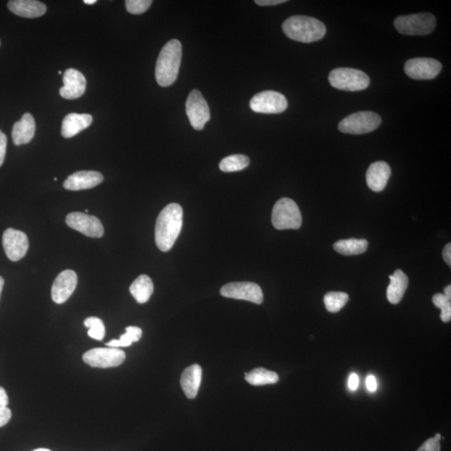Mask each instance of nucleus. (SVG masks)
I'll return each instance as SVG.
<instances>
[{"mask_svg":"<svg viewBox=\"0 0 451 451\" xmlns=\"http://www.w3.org/2000/svg\"><path fill=\"white\" fill-rule=\"evenodd\" d=\"M183 224V210L180 205L171 204L160 211L156 223L155 239L160 251L168 252L176 242Z\"/></svg>","mask_w":451,"mask_h":451,"instance_id":"obj_1","label":"nucleus"},{"mask_svg":"<svg viewBox=\"0 0 451 451\" xmlns=\"http://www.w3.org/2000/svg\"><path fill=\"white\" fill-rule=\"evenodd\" d=\"M182 46L178 40L168 41L159 54L156 64V80L162 87H168L177 81L181 66Z\"/></svg>","mask_w":451,"mask_h":451,"instance_id":"obj_2","label":"nucleus"},{"mask_svg":"<svg viewBox=\"0 0 451 451\" xmlns=\"http://www.w3.org/2000/svg\"><path fill=\"white\" fill-rule=\"evenodd\" d=\"M283 30L289 39L301 43H312L323 39L327 30L324 23L315 18L295 16L283 22Z\"/></svg>","mask_w":451,"mask_h":451,"instance_id":"obj_3","label":"nucleus"},{"mask_svg":"<svg viewBox=\"0 0 451 451\" xmlns=\"http://www.w3.org/2000/svg\"><path fill=\"white\" fill-rule=\"evenodd\" d=\"M329 81L334 88L345 91L363 90L370 83L367 74L352 68L334 69L329 74Z\"/></svg>","mask_w":451,"mask_h":451,"instance_id":"obj_4","label":"nucleus"},{"mask_svg":"<svg viewBox=\"0 0 451 451\" xmlns=\"http://www.w3.org/2000/svg\"><path fill=\"white\" fill-rule=\"evenodd\" d=\"M271 223L278 230L300 228L302 215L296 202L288 197L276 202L271 213Z\"/></svg>","mask_w":451,"mask_h":451,"instance_id":"obj_5","label":"nucleus"},{"mask_svg":"<svg viewBox=\"0 0 451 451\" xmlns=\"http://www.w3.org/2000/svg\"><path fill=\"white\" fill-rule=\"evenodd\" d=\"M399 33L404 35H427L434 30L436 18L430 13H416L395 18L394 22Z\"/></svg>","mask_w":451,"mask_h":451,"instance_id":"obj_6","label":"nucleus"},{"mask_svg":"<svg viewBox=\"0 0 451 451\" xmlns=\"http://www.w3.org/2000/svg\"><path fill=\"white\" fill-rule=\"evenodd\" d=\"M380 115L373 112H360L342 119L339 130L346 134L363 135L376 130L380 126Z\"/></svg>","mask_w":451,"mask_h":451,"instance_id":"obj_7","label":"nucleus"},{"mask_svg":"<svg viewBox=\"0 0 451 451\" xmlns=\"http://www.w3.org/2000/svg\"><path fill=\"white\" fill-rule=\"evenodd\" d=\"M125 360V352L117 348H92L83 354V361L87 365L101 369L121 365Z\"/></svg>","mask_w":451,"mask_h":451,"instance_id":"obj_8","label":"nucleus"},{"mask_svg":"<svg viewBox=\"0 0 451 451\" xmlns=\"http://www.w3.org/2000/svg\"><path fill=\"white\" fill-rule=\"evenodd\" d=\"M250 107L257 113L279 114L288 108V100L279 92L264 90L253 96Z\"/></svg>","mask_w":451,"mask_h":451,"instance_id":"obj_9","label":"nucleus"},{"mask_svg":"<svg viewBox=\"0 0 451 451\" xmlns=\"http://www.w3.org/2000/svg\"><path fill=\"white\" fill-rule=\"evenodd\" d=\"M186 110L191 125L197 131L204 128L210 119L211 114L208 102L197 90H192L188 95Z\"/></svg>","mask_w":451,"mask_h":451,"instance_id":"obj_10","label":"nucleus"},{"mask_svg":"<svg viewBox=\"0 0 451 451\" xmlns=\"http://www.w3.org/2000/svg\"><path fill=\"white\" fill-rule=\"evenodd\" d=\"M223 297L246 300L261 305L264 302V293L259 285L251 282H235L224 285L221 288Z\"/></svg>","mask_w":451,"mask_h":451,"instance_id":"obj_11","label":"nucleus"},{"mask_svg":"<svg viewBox=\"0 0 451 451\" xmlns=\"http://www.w3.org/2000/svg\"><path fill=\"white\" fill-rule=\"evenodd\" d=\"M443 64L435 59L415 58L404 64V72L414 80H432L439 75Z\"/></svg>","mask_w":451,"mask_h":451,"instance_id":"obj_12","label":"nucleus"},{"mask_svg":"<svg viewBox=\"0 0 451 451\" xmlns=\"http://www.w3.org/2000/svg\"><path fill=\"white\" fill-rule=\"evenodd\" d=\"M29 239L25 233L8 228L3 235V246L8 259L18 262L26 255L29 250Z\"/></svg>","mask_w":451,"mask_h":451,"instance_id":"obj_13","label":"nucleus"},{"mask_svg":"<svg viewBox=\"0 0 451 451\" xmlns=\"http://www.w3.org/2000/svg\"><path fill=\"white\" fill-rule=\"evenodd\" d=\"M71 228L76 230L87 237L99 238L104 235V227L99 218L82 213H71L66 219Z\"/></svg>","mask_w":451,"mask_h":451,"instance_id":"obj_14","label":"nucleus"},{"mask_svg":"<svg viewBox=\"0 0 451 451\" xmlns=\"http://www.w3.org/2000/svg\"><path fill=\"white\" fill-rule=\"evenodd\" d=\"M78 278L76 271L64 270L55 279L52 289L53 301L57 305L66 303L72 295L77 286Z\"/></svg>","mask_w":451,"mask_h":451,"instance_id":"obj_15","label":"nucleus"},{"mask_svg":"<svg viewBox=\"0 0 451 451\" xmlns=\"http://www.w3.org/2000/svg\"><path fill=\"white\" fill-rule=\"evenodd\" d=\"M64 86L59 90L62 98L67 100L80 98L84 95L86 88V77L75 69H68L64 73Z\"/></svg>","mask_w":451,"mask_h":451,"instance_id":"obj_16","label":"nucleus"},{"mask_svg":"<svg viewBox=\"0 0 451 451\" xmlns=\"http://www.w3.org/2000/svg\"><path fill=\"white\" fill-rule=\"evenodd\" d=\"M104 181L103 175L95 171H81L69 176L64 182V189L81 191L90 189Z\"/></svg>","mask_w":451,"mask_h":451,"instance_id":"obj_17","label":"nucleus"},{"mask_svg":"<svg viewBox=\"0 0 451 451\" xmlns=\"http://www.w3.org/2000/svg\"><path fill=\"white\" fill-rule=\"evenodd\" d=\"M391 175L388 163L376 162L370 165L366 173L367 185L373 192H380L387 185Z\"/></svg>","mask_w":451,"mask_h":451,"instance_id":"obj_18","label":"nucleus"},{"mask_svg":"<svg viewBox=\"0 0 451 451\" xmlns=\"http://www.w3.org/2000/svg\"><path fill=\"white\" fill-rule=\"evenodd\" d=\"M35 134V121L30 113H25L20 122L13 127L12 139L13 144L21 146L29 144Z\"/></svg>","mask_w":451,"mask_h":451,"instance_id":"obj_19","label":"nucleus"},{"mask_svg":"<svg viewBox=\"0 0 451 451\" xmlns=\"http://www.w3.org/2000/svg\"><path fill=\"white\" fill-rule=\"evenodd\" d=\"M8 8L15 15L24 18H38L47 11L45 4L36 0H11Z\"/></svg>","mask_w":451,"mask_h":451,"instance_id":"obj_20","label":"nucleus"},{"mask_svg":"<svg viewBox=\"0 0 451 451\" xmlns=\"http://www.w3.org/2000/svg\"><path fill=\"white\" fill-rule=\"evenodd\" d=\"M92 117L89 114L71 113L64 118L62 135L64 138H71L88 128L92 123Z\"/></svg>","mask_w":451,"mask_h":451,"instance_id":"obj_21","label":"nucleus"},{"mask_svg":"<svg viewBox=\"0 0 451 451\" xmlns=\"http://www.w3.org/2000/svg\"><path fill=\"white\" fill-rule=\"evenodd\" d=\"M202 375L201 367L193 365L183 371L181 377V385L188 399H195L201 385Z\"/></svg>","mask_w":451,"mask_h":451,"instance_id":"obj_22","label":"nucleus"},{"mask_svg":"<svg viewBox=\"0 0 451 451\" xmlns=\"http://www.w3.org/2000/svg\"><path fill=\"white\" fill-rule=\"evenodd\" d=\"M390 283L387 288V298L392 305H397L406 293L409 286L408 276L402 270L398 269L390 276Z\"/></svg>","mask_w":451,"mask_h":451,"instance_id":"obj_23","label":"nucleus"},{"mask_svg":"<svg viewBox=\"0 0 451 451\" xmlns=\"http://www.w3.org/2000/svg\"><path fill=\"white\" fill-rule=\"evenodd\" d=\"M154 291L153 281L148 276L142 274L131 285L130 292L138 303L148 302Z\"/></svg>","mask_w":451,"mask_h":451,"instance_id":"obj_24","label":"nucleus"},{"mask_svg":"<svg viewBox=\"0 0 451 451\" xmlns=\"http://www.w3.org/2000/svg\"><path fill=\"white\" fill-rule=\"evenodd\" d=\"M369 246L365 239L351 238L334 244V250L345 256L358 255L365 252Z\"/></svg>","mask_w":451,"mask_h":451,"instance_id":"obj_25","label":"nucleus"},{"mask_svg":"<svg viewBox=\"0 0 451 451\" xmlns=\"http://www.w3.org/2000/svg\"><path fill=\"white\" fill-rule=\"evenodd\" d=\"M245 379L252 385L262 386L278 383L279 377L275 372L257 368L246 374Z\"/></svg>","mask_w":451,"mask_h":451,"instance_id":"obj_26","label":"nucleus"},{"mask_svg":"<svg viewBox=\"0 0 451 451\" xmlns=\"http://www.w3.org/2000/svg\"><path fill=\"white\" fill-rule=\"evenodd\" d=\"M250 163V160L245 155H232L221 160L219 168L223 172H239L247 168Z\"/></svg>","mask_w":451,"mask_h":451,"instance_id":"obj_27","label":"nucleus"},{"mask_svg":"<svg viewBox=\"0 0 451 451\" xmlns=\"http://www.w3.org/2000/svg\"><path fill=\"white\" fill-rule=\"evenodd\" d=\"M127 333L121 336L119 339H113L107 344L109 347H128L133 342H138L141 338L142 330L138 327H127Z\"/></svg>","mask_w":451,"mask_h":451,"instance_id":"obj_28","label":"nucleus"},{"mask_svg":"<svg viewBox=\"0 0 451 451\" xmlns=\"http://www.w3.org/2000/svg\"><path fill=\"white\" fill-rule=\"evenodd\" d=\"M349 297L348 293L343 292H329L324 298L326 310L330 312H338L346 305Z\"/></svg>","mask_w":451,"mask_h":451,"instance_id":"obj_29","label":"nucleus"},{"mask_svg":"<svg viewBox=\"0 0 451 451\" xmlns=\"http://www.w3.org/2000/svg\"><path fill=\"white\" fill-rule=\"evenodd\" d=\"M86 328L89 329L88 335L96 340H102L105 335V329L102 320L98 317H90L84 322Z\"/></svg>","mask_w":451,"mask_h":451,"instance_id":"obj_30","label":"nucleus"},{"mask_svg":"<svg viewBox=\"0 0 451 451\" xmlns=\"http://www.w3.org/2000/svg\"><path fill=\"white\" fill-rule=\"evenodd\" d=\"M451 299L445 296L443 293H436L432 298L434 305L441 310L440 319L444 323H449L451 320Z\"/></svg>","mask_w":451,"mask_h":451,"instance_id":"obj_31","label":"nucleus"},{"mask_svg":"<svg viewBox=\"0 0 451 451\" xmlns=\"http://www.w3.org/2000/svg\"><path fill=\"white\" fill-rule=\"evenodd\" d=\"M8 397L6 390L0 387V427L8 424L11 421L12 413L8 408Z\"/></svg>","mask_w":451,"mask_h":451,"instance_id":"obj_32","label":"nucleus"},{"mask_svg":"<svg viewBox=\"0 0 451 451\" xmlns=\"http://www.w3.org/2000/svg\"><path fill=\"white\" fill-rule=\"evenodd\" d=\"M153 1L151 0H127V11L131 15H141L148 9Z\"/></svg>","mask_w":451,"mask_h":451,"instance_id":"obj_33","label":"nucleus"},{"mask_svg":"<svg viewBox=\"0 0 451 451\" xmlns=\"http://www.w3.org/2000/svg\"><path fill=\"white\" fill-rule=\"evenodd\" d=\"M417 451H440V441L437 440L435 437L427 440Z\"/></svg>","mask_w":451,"mask_h":451,"instance_id":"obj_34","label":"nucleus"},{"mask_svg":"<svg viewBox=\"0 0 451 451\" xmlns=\"http://www.w3.org/2000/svg\"><path fill=\"white\" fill-rule=\"evenodd\" d=\"M7 148V136L0 131V167L4 164Z\"/></svg>","mask_w":451,"mask_h":451,"instance_id":"obj_35","label":"nucleus"},{"mask_svg":"<svg viewBox=\"0 0 451 451\" xmlns=\"http://www.w3.org/2000/svg\"><path fill=\"white\" fill-rule=\"evenodd\" d=\"M287 0H256L255 3L260 6H273L286 3Z\"/></svg>","mask_w":451,"mask_h":451,"instance_id":"obj_36","label":"nucleus"},{"mask_svg":"<svg viewBox=\"0 0 451 451\" xmlns=\"http://www.w3.org/2000/svg\"><path fill=\"white\" fill-rule=\"evenodd\" d=\"M366 386L368 390L371 393L375 392L377 390V381L374 375H369L366 379Z\"/></svg>","mask_w":451,"mask_h":451,"instance_id":"obj_37","label":"nucleus"},{"mask_svg":"<svg viewBox=\"0 0 451 451\" xmlns=\"http://www.w3.org/2000/svg\"><path fill=\"white\" fill-rule=\"evenodd\" d=\"M358 376L353 373L348 378V388L353 391L356 390L358 387Z\"/></svg>","mask_w":451,"mask_h":451,"instance_id":"obj_38","label":"nucleus"},{"mask_svg":"<svg viewBox=\"0 0 451 451\" xmlns=\"http://www.w3.org/2000/svg\"><path fill=\"white\" fill-rule=\"evenodd\" d=\"M443 257L446 264L451 266V244H446L443 250Z\"/></svg>","mask_w":451,"mask_h":451,"instance_id":"obj_39","label":"nucleus"},{"mask_svg":"<svg viewBox=\"0 0 451 451\" xmlns=\"http://www.w3.org/2000/svg\"><path fill=\"white\" fill-rule=\"evenodd\" d=\"M444 295L447 297L448 298L451 299V286L450 285H448V286H446L444 289Z\"/></svg>","mask_w":451,"mask_h":451,"instance_id":"obj_40","label":"nucleus"},{"mask_svg":"<svg viewBox=\"0 0 451 451\" xmlns=\"http://www.w3.org/2000/svg\"><path fill=\"white\" fill-rule=\"evenodd\" d=\"M4 285V280L1 277V276H0V298H1V293L3 291Z\"/></svg>","mask_w":451,"mask_h":451,"instance_id":"obj_41","label":"nucleus"},{"mask_svg":"<svg viewBox=\"0 0 451 451\" xmlns=\"http://www.w3.org/2000/svg\"><path fill=\"white\" fill-rule=\"evenodd\" d=\"M86 4H94L96 3V0H84Z\"/></svg>","mask_w":451,"mask_h":451,"instance_id":"obj_42","label":"nucleus"},{"mask_svg":"<svg viewBox=\"0 0 451 451\" xmlns=\"http://www.w3.org/2000/svg\"><path fill=\"white\" fill-rule=\"evenodd\" d=\"M435 438L437 440H439V441H440L441 439H444V438H443V437H441V435H440V434H436V435H435Z\"/></svg>","mask_w":451,"mask_h":451,"instance_id":"obj_43","label":"nucleus"},{"mask_svg":"<svg viewBox=\"0 0 451 451\" xmlns=\"http://www.w3.org/2000/svg\"><path fill=\"white\" fill-rule=\"evenodd\" d=\"M34 451H52V450H49L48 449H38V450H35Z\"/></svg>","mask_w":451,"mask_h":451,"instance_id":"obj_44","label":"nucleus"},{"mask_svg":"<svg viewBox=\"0 0 451 451\" xmlns=\"http://www.w3.org/2000/svg\"><path fill=\"white\" fill-rule=\"evenodd\" d=\"M0 45H1V42H0Z\"/></svg>","mask_w":451,"mask_h":451,"instance_id":"obj_45","label":"nucleus"}]
</instances>
